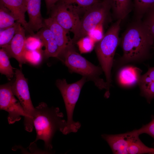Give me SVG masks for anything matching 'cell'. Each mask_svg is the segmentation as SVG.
<instances>
[{
	"label": "cell",
	"instance_id": "obj_1",
	"mask_svg": "<svg viewBox=\"0 0 154 154\" xmlns=\"http://www.w3.org/2000/svg\"><path fill=\"white\" fill-rule=\"evenodd\" d=\"M123 54L121 64L140 60L149 56L154 39L141 20H137L128 27L121 39Z\"/></svg>",
	"mask_w": 154,
	"mask_h": 154
},
{
	"label": "cell",
	"instance_id": "obj_2",
	"mask_svg": "<svg viewBox=\"0 0 154 154\" xmlns=\"http://www.w3.org/2000/svg\"><path fill=\"white\" fill-rule=\"evenodd\" d=\"M64 115L58 107H49L42 102L35 107L33 116V124L37 136L34 143L39 140L44 142L46 151L49 152L52 149V138L56 132L62 133L67 125Z\"/></svg>",
	"mask_w": 154,
	"mask_h": 154
},
{
	"label": "cell",
	"instance_id": "obj_3",
	"mask_svg": "<svg viewBox=\"0 0 154 154\" xmlns=\"http://www.w3.org/2000/svg\"><path fill=\"white\" fill-rule=\"evenodd\" d=\"M57 58L70 72L81 75L87 80L92 81L100 89H106L104 96L107 98L109 97L110 88L106 82L100 77L103 71L102 68L94 65L79 54L71 41Z\"/></svg>",
	"mask_w": 154,
	"mask_h": 154
},
{
	"label": "cell",
	"instance_id": "obj_4",
	"mask_svg": "<svg viewBox=\"0 0 154 154\" xmlns=\"http://www.w3.org/2000/svg\"><path fill=\"white\" fill-rule=\"evenodd\" d=\"M121 19L117 20L107 31L103 38L97 42L95 51L106 76L109 88L111 82V70L116 48L120 42L119 33Z\"/></svg>",
	"mask_w": 154,
	"mask_h": 154
},
{
	"label": "cell",
	"instance_id": "obj_5",
	"mask_svg": "<svg viewBox=\"0 0 154 154\" xmlns=\"http://www.w3.org/2000/svg\"><path fill=\"white\" fill-rule=\"evenodd\" d=\"M87 80L86 78L82 76L80 80L72 84H68L65 79L56 81V85L62 97L67 113V125L62 133L64 135L76 132L81 127L80 122L73 120V112L81 89Z\"/></svg>",
	"mask_w": 154,
	"mask_h": 154
},
{
	"label": "cell",
	"instance_id": "obj_6",
	"mask_svg": "<svg viewBox=\"0 0 154 154\" xmlns=\"http://www.w3.org/2000/svg\"><path fill=\"white\" fill-rule=\"evenodd\" d=\"M111 9L108 1L102 0L88 9L80 19L79 28L76 35L71 39L72 44H76L80 38L87 35L96 26L103 24Z\"/></svg>",
	"mask_w": 154,
	"mask_h": 154
},
{
	"label": "cell",
	"instance_id": "obj_7",
	"mask_svg": "<svg viewBox=\"0 0 154 154\" xmlns=\"http://www.w3.org/2000/svg\"><path fill=\"white\" fill-rule=\"evenodd\" d=\"M15 74V80L12 84V90L14 94L18 99L25 112V129L30 132L34 127L33 119L35 108L31 100L27 80L21 70L16 69Z\"/></svg>",
	"mask_w": 154,
	"mask_h": 154
},
{
	"label": "cell",
	"instance_id": "obj_8",
	"mask_svg": "<svg viewBox=\"0 0 154 154\" xmlns=\"http://www.w3.org/2000/svg\"><path fill=\"white\" fill-rule=\"evenodd\" d=\"M50 17L62 26L68 33L69 31L77 34L80 26V15L70 6L59 0L50 10Z\"/></svg>",
	"mask_w": 154,
	"mask_h": 154
},
{
	"label": "cell",
	"instance_id": "obj_9",
	"mask_svg": "<svg viewBox=\"0 0 154 154\" xmlns=\"http://www.w3.org/2000/svg\"><path fill=\"white\" fill-rule=\"evenodd\" d=\"M15 96L11 83L0 85V108L8 113L7 119L9 124L19 121L21 116H25L23 107Z\"/></svg>",
	"mask_w": 154,
	"mask_h": 154
},
{
	"label": "cell",
	"instance_id": "obj_10",
	"mask_svg": "<svg viewBox=\"0 0 154 154\" xmlns=\"http://www.w3.org/2000/svg\"><path fill=\"white\" fill-rule=\"evenodd\" d=\"M137 135H139L134 130L118 134H103L102 137L108 143L113 153L128 154V149Z\"/></svg>",
	"mask_w": 154,
	"mask_h": 154
},
{
	"label": "cell",
	"instance_id": "obj_11",
	"mask_svg": "<svg viewBox=\"0 0 154 154\" xmlns=\"http://www.w3.org/2000/svg\"><path fill=\"white\" fill-rule=\"evenodd\" d=\"M25 29L21 24L17 31L7 45L2 48L7 53L9 58L13 57L18 62L21 68L26 62L24 55L26 50L25 47Z\"/></svg>",
	"mask_w": 154,
	"mask_h": 154
},
{
	"label": "cell",
	"instance_id": "obj_12",
	"mask_svg": "<svg viewBox=\"0 0 154 154\" xmlns=\"http://www.w3.org/2000/svg\"><path fill=\"white\" fill-rule=\"evenodd\" d=\"M0 3L11 11L16 18V22L20 23L31 35H35L34 32L29 29L28 22L25 20L27 6L23 0H0Z\"/></svg>",
	"mask_w": 154,
	"mask_h": 154
},
{
	"label": "cell",
	"instance_id": "obj_13",
	"mask_svg": "<svg viewBox=\"0 0 154 154\" xmlns=\"http://www.w3.org/2000/svg\"><path fill=\"white\" fill-rule=\"evenodd\" d=\"M41 0H28L27 11L29 18L28 22L29 29L33 31L38 32L45 27L41 13Z\"/></svg>",
	"mask_w": 154,
	"mask_h": 154
},
{
	"label": "cell",
	"instance_id": "obj_14",
	"mask_svg": "<svg viewBox=\"0 0 154 154\" xmlns=\"http://www.w3.org/2000/svg\"><path fill=\"white\" fill-rule=\"evenodd\" d=\"M36 35L41 40L45 50L44 55L46 58L50 57L58 58L60 52L54 35L51 31L45 26L40 29Z\"/></svg>",
	"mask_w": 154,
	"mask_h": 154
},
{
	"label": "cell",
	"instance_id": "obj_15",
	"mask_svg": "<svg viewBox=\"0 0 154 154\" xmlns=\"http://www.w3.org/2000/svg\"><path fill=\"white\" fill-rule=\"evenodd\" d=\"M44 22L45 26L51 31L54 35L59 48L60 54L71 39L70 40L67 35V33L53 18L50 17L44 19Z\"/></svg>",
	"mask_w": 154,
	"mask_h": 154
},
{
	"label": "cell",
	"instance_id": "obj_16",
	"mask_svg": "<svg viewBox=\"0 0 154 154\" xmlns=\"http://www.w3.org/2000/svg\"><path fill=\"white\" fill-rule=\"evenodd\" d=\"M141 70L132 66L125 67L121 69L118 74L120 83L125 87H131L138 84L141 76Z\"/></svg>",
	"mask_w": 154,
	"mask_h": 154
},
{
	"label": "cell",
	"instance_id": "obj_17",
	"mask_svg": "<svg viewBox=\"0 0 154 154\" xmlns=\"http://www.w3.org/2000/svg\"><path fill=\"white\" fill-rule=\"evenodd\" d=\"M138 84L142 95L150 103L154 98V67L149 68L141 75Z\"/></svg>",
	"mask_w": 154,
	"mask_h": 154
},
{
	"label": "cell",
	"instance_id": "obj_18",
	"mask_svg": "<svg viewBox=\"0 0 154 154\" xmlns=\"http://www.w3.org/2000/svg\"><path fill=\"white\" fill-rule=\"evenodd\" d=\"M117 20L124 19L131 10L132 0H108Z\"/></svg>",
	"mask_w": 154,
	"mask_h": 154
},
{
	"label": "cell",
	"instance_id": "obj_19",
	"mask_svg": "<svg viewBox=\"0 0 154 154\" xmlns=\"http://www.w3.org/2000/svg\"><path fill=\"white\" fill-rule=\"evenodd\" d=\"M70 6L80 15L84 13L90 8L101 0H59Z\"/></svg>",
	"mask_w": 154,
	"mask_h": 154
},
{
	"label": "cell",
	"instance_id": "obj_20",
	"mask_svg": "<svg viewBox=\"0 0 154 154\" xmlns=\"http://www.w3.org/2000/svg\"><path fill=\"white\" fill-rule=\"evenodd\" d=\"M9 56L2 48L0 50V72L10 80L13 77L14 72L9 60Z\"/></svg>",
	"mask_w": 154,
	"mask_h": 154
},
{
	"label": "cell",
	"instance_id": "obj_21",
	"mask_svg": "<svg viewBox=\"0 0 154 154\" xmlns=\"http://www.w3.org/2000/svg\"><path fill=\"white\" fill-rule=\"evenodd\" d=\"M17 19L11 11L0 3V29H5L15 24Z\"/></svg>",
	"mask_w": 154,
	"mask_h": 154
},
{
	"label": "cell",
	"instance_id": "obj_22",
	"mask_svg": "<svg viewBox=\"0 0 154 154\" xmlns=\"http://www.w3.org/2000/svg\"><path fill=\"white\" fill-rule=\"evenodd\" d=\"M21 24L16 22L14 25L1 30L0 32V46L2 48L10 42L18 30Z\"/></svg>",
	"mask_w": 154,
	"mask_h": 154
},
{
	"label": "cell",
	"instance_id": "obj_23",
	"mask_svg": "<svg viewBox=\"0 0 154 154\" xmlns=\"http://www.w3.org/2000/svg\"><path fill=\"white\" fill-rule=\"evenodd\" d=\"M154 5V0H133L137 20H141L146 12Z\"/></svg>",
	"mask_w": 154,
	"mask_h": 154
},
{
	"label": "cell",
	"instance_id": "obj_24",
	"mask_svg": "<svg viewBox=\"0 0 154 154\" xmlns=\"http://www.w3.org/2000/svg\"><path fill=\"white\" fill-rule=\"evenodd\" d=\"M95 42L88 35L79 39L76 43L81 53L91 52L93 49Z\"/></svg>",
	"mask_w": 154,
	"mask_h": 154
},
{
	"label": "cell",
	"instance_id": "obj_25",
	"mask_svg": "<svg viewBox=\"0 0 154 154\" xmlns=\"http://www.w3.org/2000/svg\"><path fill=\"white\" fill-rule=\"evenodd\" d=\"M42 54L40 50H26L24 55L25 62H27L34 65L39 64L42 61Z\"/></svg>",
	"mask_w": 154,
	"mask_h": 154
},
{
	"label": "cell",
	"instance_id": "obj_26",
	"mask_svg": "<svg viewBox=\"0 0 154 154\" xmlns=\"http://www.w3.org/2000/svg\"><path fill=\"white\" fill-rule=\"evenodd\" d=\"M25 45L26 49L30 50H41L44 46L41 40L36 34L26 38Z\"/></svg>",
	"mask_w": 154,
	"mask_h": 154
},
{
	"label": "cell",
	"instance_id": "obj_27",
	"mask_svg": "<svg viewBox=\"0 0 154 154\" xmlns=\"http://www.w3.org/2000/svg\"><path fill=\"white\" fill-rule=\"evenodd\" d=\"M145 15V17L142 22L154 39V5L146 12Z\"/></svg>",
	"mask_w": 154,
	"mask_h": 154
},
{
	"label": "cell",
	"instance_id": "obj_28",
	"mask_svg": "<svg viewBox=\"0 0 154 154\" xmlns=\"http://www.w3.org/2000/svg\"><path fill=\"white\" fill-rule=\"evenodd\" d=\"M103 24H100L91 30L87 35L91 38L95 42L100 41L103 37Z\"/></svg>",
	"mask_w": 154,
	"mask_h": 154
},
{
	"label": "cell",
	"instance_id": "obj_29",
	"mask_svg": "<svg viewBox=\"0 0 154 154\" xmlns=\"http://www.w3.org/2000/svg\"><path fill=\"white\" fill-rule=\"evenodd\" d=\"M136 130L139 135L145 133L149 135L154 139V118L149 123L143 125L141 127Z\"/></svg>",
	"mask_w": 154,
	"mask_h": 154
},
{
	"label": "cell",
	"instance_id": "obj_30",
	"mask_svg": "<svg viewBox=\"0 0 154 154\" xmlns=\"http://www.w3.org/2000/svg\"><path fill=\"white\" fill-rule=\"evenodd\" d=\"M59 0H45L47 13L50 12L51 10Z\"/></svg>",
	"mask_w": 154,
	"mask_h": 154
},
{
	"label": "cell",
	"instance_id": "obj_31",
	"mask_svg": "<svg viewBox=\"0 0 154 154\" xmlns=\"http://www.w3.org/2000/svg\"><path fill=\"white\" fill-rule=\"evenodd\" d=\"M153 154H154V151L153 152Z\"/></svg>",
	"mask_w": 154,
	"mask_h": 154
},
{
	"label": "cell",
	"instance_id": "obj_32",
	"mask_svg": "<svg viewBox=\"0 0 154 154\" xmlns=\"http://www.w3.org/2000/svg\"><path fill=\"white\" fill-rule=\"evenodd\" d=\"M153 49L154 50V46L153 47Z\"/></svg>",
	"mask_w": 154,
	"mask_h": 154
}]
</instances>
